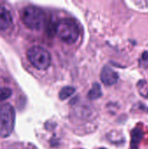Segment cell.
Masks as SVG:
<instances>
[{
	"instance_id": "cell-1",
	"label": "cell",
	"mask_w": 148,
	"mask_h": 149,
	"mask_svg": "<svg viewBox=\"0 0 148 149\" xmlns=\"http://www.w3.org/2000/svg\"><path fill=\"white\" fill-rule=\"evenodd\" d=\"M55 32L58 38L67 45L76 43L79 36V28L76 21L72 18H63L56 25Z\"/></svg>"
},
{
	"instance_id": "cell-2",
	"label": "cell",
	"mask_w": 148,
	"mask_h": 149,
	"mask_svg": "<svg viewBox=\"0 0 148 149\" xmlns=\"http://www.w3.org/2000/svg\"><path fill=\"white\" fill-rule=\"evenodd\" d=\"M21 17L24 25L33 31L41 30L46 21L44 12L40 8L35 6L25 7L22 11Z\"/></svg>"
},
{
	"instance_id": "cell-3",
	"label": "cell",
	"mask_w": 148,
	"mask_h": 149,
	"mask_svg": "<svg viewBox=\"0 0 148 149\" xmlns=\"http://www.w3.org/2000/svg\"><path fill=\"white\" fill-rule=\"evenodd\" d=\"M27 58L31 64L38 70H46L51 62V54L41 46H32L27 51Z\"/></svg>"
},
{
	"instance_id": "cell-4",
	"label": "cell",
	"mask_w": 148,
	"mask_h": 149,
	"mask_svg": "<svg viewBox=\"0 0 148 149\" xmlns=\"http://www.w3.org/2000/svg\"><path fill=\"white\" fill-rule=\"evenodd\" d=\"M15 125V111L10 104L0 107V137L6 138L10 135Z\"/></svg>"
},
{
	"instance_id": "cell-5",
	"label": "cell",
	"mask_w": 148,
	"mask_h": 149,
	"mask_svg": "<svg viewBox=\"0 0 148 149\" xmlns=\"http://www.w3.org/2000/svg\"><path fill=\"white\" fill-rule=\"evenodd\" d=\"M100 79L106 86H113L119 80L118 73L109 66H104L100 72Z\"/></svg>"
},
{
	"instance_id": "cell-6",
	"label": "cell",
	"mask_w": 148,
	"mask_h": 149,
	"mask_svg": "<svg viewBox=\"0 0 148 149\" xmlns=\"http://www.w3.org/2000/svg\"><path fill=\"white\" fill-rule=\"evenodd\" d=\"M12 17L10 11L3 6L0 5V31H4L10 26Z\"/></svg>"
},
{
	"instance_id": "cell-7",
	"label": "cell",
	"mask_w": 148,
	"mask_h": 149,
	"mask_svg": "<svg viewBox=\"0 0 148 149\" xmlns=\"http://www.w3.org/2000/svg\"><path fill=\"white\" fill-rule=\"evenodd\" d=\"M143 135H144V133L140 127L134 128L132 131V133H131V145H130L131 149L139 148L140 141L143 139Z\"/></svg>"
},
{
	"instance_id": "cell-8",
	"label": "cell",
	"mask_w": 148,
	"mask_h": 149,
	"mask_svg": "<svg viewBox=\"0 0 148 149\" xmlns=\"http://www.w3.org/2000/svg\"><path fill=\"white\" fill-rule=\"evenodd\" d=\"M102 96V91H101V86L98 83H94L92 87L88 93V98L92 100H98Z\"/></svg>"
},
{
	"instance_id": "cell-9",
	"label": "cell",
	"mask_w": 148,
	"mask_h": 149,
	"mask_svg": "<svg viewBox=\"0 0 148 149\" xmlns=\"http://www.w3.org/2000/svg\"><path fill=\"white\" fill-rule=\"evenodd\" d=\"M75 93V88L72 86H65L61 89V91L59 92V99L61 100H65L66 99H68L69 97H71L73 93Z\"/></svg>"
},
{
	"instance_id": "cell-10",
	"label": "cell",
	"mask_w": 148,
	"mask_h": 149,
	"mask_svg": "<svg viewBox=\"0 0 148 149\" xmlns=\"http://www.w3.org/2000/svg\"><path fill=\"white\" fill-rule=\"evenodd\" d=\"M139 93L141 96L148 98V83L146 80H141L138 83Z\"/></svg>"
},
{
	"instance_id": "cell-11",
	"label": "cell",
	"mask_w": 148,
	"mask_h": 149,
	"mask_svg": "<svg viewBox=\"0 0 148 149\" xmlns=\"http://www.w3.org/2000/svg\"><path fill=\"white\" fill-rule=\"evenodd\" d=\"M11 95V90L7 87H0V101L7 100Z\"/></svg>"
},
{
	"instance_id": "cell-12",
	"label": "cell",
	"mask_w": 148,
	"mask_h": 149,
	"mask_svg": "<svg viewBox=\"0 0 148 149\" xmlns=\"http://www.w3.org/2000/svg\"><path fill=\"white\" fill-rule=\"evenodd\" d=\"M142 59L143 60H147L148 59V52H144L142 55Z\"/></svg>"
},
{
	"instance_id": "cell-13",
	"label": "cell",
	"mask_w": 148,
	"mask_h": 149,
	"mask_svg": "<svg viewBox=\"0 0 148 149\" xmlns=\"http://www.w3.org/2000/svg\"><path fill=\"white\" fill-rule=\"evenodd\" d=\"M26 149H38L34 145H31V144H30L28 147H27V148Z\"/></svg>"
},
{
	"instance_id": "cell-14",
	"label": "cell",
	"mask_w": 148,
	"mask_h": 149,
	"mask_svg": "<svg viewBox=\"0 0 148 149\" xmlns=\"http://www.w3.org/2000/svg\"><path fill=\"white\" fill-rule=\"evenodd\" d=\"M99 149H106V148H99Z\"/></svg>"
}]
</instances>
